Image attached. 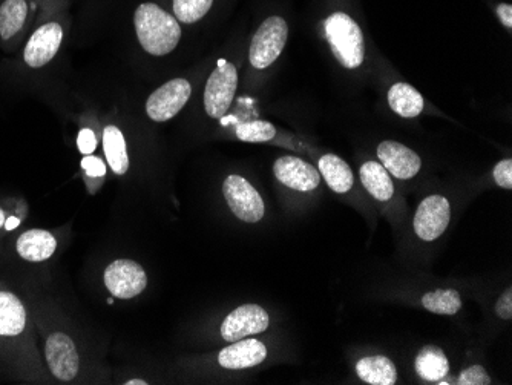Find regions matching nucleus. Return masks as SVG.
<instances>
[{
    "mask_svg": "<svg viewBox=\"0 0 512 385\" xmlns=\"http://www.w3.org/2000/svg\"><path fill=\"white\" fill-rule=\"evenodd\" d=\"M134 25L143 50L152 56H166L180 42L181 27L178 20L158 5H140L134 14Z\"/></svg>",
    "mask_w": 512,
    "mask_h": 385,
    "instance_id": "nucleus-1",
    "label": "nucleus"
},
{
    "mask_svg": "<svg viewBox=\"0 0 512 385\" xmlns=\"http://www.w3.org/2000/svg\"><path fill=\"white\" fill-rule=\"evenodd\" d=\"M325 37L336 57L347 70H356L364 63L365 42L361 27L345 13H335L324 22Z\"/></svg>",
    "mask_w": 512,
    "mask_h": 385,
    "instance_id": "nucleus-2",
    "label": "nucleus"
},
{
    "mask_svg": "<svg viewBox=\"0 0 512 385\" xmlns=\"http://www.w3.org/2000/svg\"><path fill=\"white\" fill-rule=\"evenodd\" d=\"M289 37V27L281 16L264 20L250 45V63L256 70H266L281 56Z\"/></svg>",
    "mask_w": 512,
    "mask_h": 385,
    "instance_id": "nucleus-3",
    "label": "nucleus"
},
{
    "mask_svg": "<svg viewBox=\"0 0 512 385\" xmlns=\"http://www.w3.org/2000/svg\"><path fill=\"white\" fill-rule=\"evenodd\" d=\"M238 73L234 63L220 60L204 89V109L212 119L226 116L237 93Z\"/></svg>",
    "mask_w": 512,
    "mask_h": 385,
    "instance_id": "nucleus-4",
    "label": "nucleus"
},
{
    "mask_svg": "<svg viewBox=\"0 0 512 385\" xmlns=\"http://www.w3.org/2000/svg\"><path fill=\"white\" fill-rule=\"evenodd\" d=\"M43 350H45L46 366L57 381L71 382L77 378L80 358L71 336L60 330H54L45 336Z\"/></svg>",
    "mask_w": 512,
    "mask_h": 385,
    "instance_id": "nucleus-5",
    "label": "nucleus"
},
{
    "mask_svg": "<svg viewBox=\"0 0 512 385\" xmlns=\"http://www.w3.org/2000/svg\"><path fill=\"white\" fill-rule=\"evenodd\" d=\"M63 36H65V31H63L62 24L56 20H50V22H45L37 27L23 48V63L31 70H40L43 66L53 62L62 47Z\"/></svg>",
    "mask_w": 512,
    "mask_h": 385,
    "instance_id": "nucleus-6",
    "label": "nucleus"
},
{
    "mask_svg": "<svg viewBox=\"0 0 512 385\" xmlns=\"http://www.w3.org/2000/svg\"><path fill=\"white\" fill-rule=\"evenodd\" d=\"M223 194L230 211L234 212L241 221L258 223L263 220L264 201L255 188L241 175H229L224 180Z\"/></svg>",
    "mask_w": 512,
    "mask_h": 385,
    "instance_id": "nucleus-7",
    "label": "nucleus"
},
{
    "mask_svg": "<svg viewBox=\"0 0 512 385\" xmlns=\"http://www.w3.org/2000/svg\"><path fill=\"white\" fill-rule=\"evenodd\" d=\"M192 86L188 80L174 79L160 86L146 102L149 119L163 123L174 119L191 99Z\"/></svg>",
    "mask_w": 512,
    "mask_h": 385,
    "instance_id": "nucleus-8",
    "label": "nucleus"
},
{
    "mask_svg": "<svg viewBox=\"0 0 512 385\" xmlns=\"http://www.w3.org/2000/svg\"><path fill=\"white\" fill-rule=\"evenodd\" d=\"M106 289L114 297L129 300L137 297L148 286L145 269L132 260H117L105 270Z\"/></svg>",
    "mask_w": 512,
    "mask_h": 385,
    "instance_id": "nucleus-9",
    "label": "nucleus"
},
{
    "mask_svg": "<svg viewBox=\"0 0 512 385\" xmlns=\"http://www.w3.org/2000/svg\"><path fill=\"white\" fill-rule=\"evenodd\" d=\"M450 220V201L442 195H431L417 208L414 232L421 240L434 241L447 231Z\"/></svg>",
    "mask_w": 512,
    "mask_h": 385,
    "instance_id": "nucleus-10",
    "label": "nucleus"
},
{
    "mask_svg": "<svg viewBox=\"0 0 512 385\" xmlns=\"http://www.w3.org/2000/svg\"><path fill=\"white\" fill-rule=\"evenodd\" d=\"M270 318L258 304H244L226 316L221 324V336L227 343H235L256 333L266 332Z\"/></svg>",
    "mask_w": 512,
    "mask_h": 385,
    "instance_id": "nucleus-11",
    "label": "nucleus"
},
{
    "mask_svg": "<svg viewBox=\"0 0 512 385\" xmlns=\"http://www.w3.org/2000/svg\"><path fill=\"white\" fill-rule=\"evenodd\" d=\"M273 174L287 188L299 192H309L318 188L321 174L310 163L301 158L286 155L276 160L273 165Z\"/></svg>",
    "mask_w": 512,
    "mask_h": 385,
    "instance_id": "nucleus-12",
    "label": "nucleus"
},
{
    "mask_svg": "<svg viewBox=\"0 0 512 385\" xmlns=\"http://www.w3.org/2000/svg\"><path fill=\"white\" fill-rule=\"evenodd\" d=\"M378 157L388 174L399 180H410L421 171V157L413 149L398 142H382L378 146Z\"/></svg>",
    "mask_w": 512,
    "mask_h": 385,
    "instance_id": "nucleus-13",
    "label": "nucleus"
},
{
    "mask_svg": "<svg viewBox=\"0 0 512 385\" xmlns=\"http://www.w3.org/2000/svg\"><path fill=\"white\" fill-rule=\"evenodd\" d=\"M28 310L17 295L0 289V339L16 341L27 335Z\"/></svg>",
    "mask_w": 512,
    "mask_h": 385,
    "instance_id": "nucleus-14",
    "label": "nucleus"
},
{
    "mask_svg": "<svg viewBox=\"0 0 512 385\" xmlns=\"http://www.w3.org/2000/svg\"><path fill=\"white\" fill-rule=\"evenodd\" d=\"M57 238L45 229H30L17 237L14 249L16 254L28 263H43L50 260L57 251Z\"/></svg>",
    "mask_w": 512,
    "mask_h": 385,
    "instance_id": "nucleus-15",
    "label": "nucleus"
},
{
    "mask_svg": "<svg viewBox=\"0 0 512 385\" xmlns=\"http://www.w3.org/2000/svg\"><path fill=\"white\" fill-rule=\"evenodd\" d=\"M267 358V349L258 339H240L221 350L218 361L229 370H243L258 366Z\"/></svg>",
    "mask_w": 512,
    "mask_h": 385,
    "instance_id": "nucleus-16",
    "label": "nucleus"
},
{
    "mask_svg": "<svg viewBox=\"0 0 512 385\" xmlns=\"http://www.w3.org/2000/svg\"><path fill=\"white\" fill-rule=\"evenodd\" d=\"M30 10L28 0H2L0 2V42H14L25 31Z\"/></svg>",
    "mask_w": 512,
    "mask_h": 385,
    "instance_id": "nucleus-17",
    "label": "nucleus"
},
{
    "mask_svg": "<svg viewBox=\"0 0 512 385\" xmlns=\"http://www.w3.org/2000/svg\"><path fill=\"white\" fill-rule=\"evenodd\" d=\"M356 373L362 381L371 385H393L398 381V372L387 356H365L356 364Z\"/></svg>",
    "mask_w": 512,
    "mask_h": 385,
    "instance_id": "nucleus-18",
    "label": "nucleus"
},
{
    "mask_svg": "<svg viewBox=\"0 0 512 385\" xmlns=\"http://www.w3.org/2000/svg\"><path fill=\"white\" fill-rule=\"evenodd\" d=\"M388 105L398 116L414 119L424 111V97L408 83H396L388 91Z\"/></svg>",
    "mask_w": 512,
    "mask_h": 385,
    "instance_id": "nucleus-19",
    "label": "nucleus"
},
{
    "mask_svg": "<svg viewBox=\"0 0 512 385\" xmlns=\"http://www.w3.org/2000/svg\"><path fill=\"white\" fill-rule=\"evenodd\" d=\"M319 172L327 181V185L336 194H345L353 188L355 178L352 169L341 157L335 154H325L319 158Z\"/></svg>",
    "mask_w": 512,
    "mask_h": 385,
    "instance_id": "nucleus-20",
    "label": "nucleus"
},
{
    "mask_svg": "<svg viewBox=\"0 0 512 385\" xmlns=\"http://www.w3.org/2000/svg\"><path fill=\"white\" fill-rule=\"evenodd\" d=\"M417 375L424 381L437 382L442 381L450 372V362L444 350L436 346H425L421 352L417 353L414 361Z\"/></svg>",
    "mask_w": 512,
    "mask_h": 385,
    "instance_id": "nucleus-21",
    "label": "nucleus"
},
{
    "mask_svg": "<svg viewBox=\"0 0 512 385\" xmlns=\"http://www.w3.org/2000/svg\"><path fill=\"white\" fill-rule=\"evenodd\" d=\"M361 181L371 197L379 201L393 198L394 185L387 169L378 162H367L361 168Z\"/></svg>",
    "mask_w": 512,
    "mask_h": 385,
    "instance_id": "nucleus-22",
    "label": "nucleus"
},
{
    "mask_svg": "<svg viewBox=\"0 0 512 385\" xmlns=\"http://www.w3.org/2000/svg\"><path fill=\"white\" fill-rule=\"evenodd\" d=\"M103 149L112 171L119 175L126 174L129 169L128 149L123 132L117 126H106L103 131Z\"/></svg>",
    "mask_w": 512,
    "mask_h": 385,
    "instance_id": "nucleus-23",
    "label": "nucleus"
},
{
    "mask_svg": "<svg viewBox=\"0 0 512 385\" xmlns=\"http://www.w3.org/2000/svg\"><path fill=\"white\" fill-rule=\"evenodd\" d=\"M422 306L428 312L437 313V315H456L462 307V298L457 290L439 289L436 292L425 293Z\"/></svg>",
    "mask_w": 512,
    "mask_h": 385,
    "instance_id": "nucleus-24",
    "label": "nucleus"
},
{
    "mask_svg": "<svg viewBox=\"0 0 512 385\" xmlns=\"http://www.w3.org/2000/svg\"><path fill=\"white\" fill-rule=\"evenodd\" d=\"M175 19L183 24H195L203 19L214 4V0H172Z\"/></svg>",
    "mask_w": 512,
    "mask_h": 385,
    "instance_id": "nucleus-25",
    "label": "nucleus"
},
{
    "mask_svg": "<svg viewBox=\"0 0 512 385\" xmlns=\"http://www.w3.org/2000/svg\"><path fill=\"white\" fill-rule=\"evenodd\" d=\"M276 135L275 126L263 120L256 122L241 123L237 126V137L241 142L264 143L272 140Z\"/></svg>",
    "mask_w": 512,
    "mask_h": 385,
    "instance_id": "nucleus-26",
    "label": "nucleus"
},
{
    "mask_svg": "<svg viewBox=\"0 0 512 385\" xmlns=\"http://www.w3.org/2000/svg\"><path fill=\"white\" fill-rule=\"evenodd\" d=\"M457 384L488 385L491 384V378L482 366H473L460 373L459 379H457Z\"/></svg>",
    "mask_w": 512,
    "mask_h": 385,
    "instance_id": "nucleus-27",
    "label": "nucleus"
},
{
    "mask_svg": "<svg viewBox=\"0 0 512 385\" xmlns=\"http://www.w3.org/2000/svg\"><path fill=\"white\" fill-rule=\"evenodd\" d=\"M494 180L500 188L512 189V160H502L494 168Z\"/></svg>",
    "mask_w": 512,
    "mask_h": 385,
    "instance_id": "nucleus-28",
    "label": "nucleus"
},
{
    "mask_svg": "<svg viewBox=\"0 0 512 385\" xmlns=\"http://www.w3.org/2000/svg\"><path fill=\"white\" fill-rule=\"evenodd\" d=\"M77 146H79V151L83 155H91L97 148L96 134L91 129H82L79 132V137H77Z\"/></svg>",
    "mask_w": 512,
    "mask_h": 385,
    "instance_id": "nucleus-29",
    "label": "nucleus"
},
{
    "mask_svg": "<svg viewBox=\"0 0 512 385\" xmlns=\"http://www.w3.org/2000/svg\"><path fill=\"white\" fill-rule=\"evenodd\" d=\"M82 168L88 172L89 177H103L106 174L105 163L99 157H92V155H85Z\"/></svg>",
    "mask_w": 512,
    "mask_h": 385,
    "instance_id": "nucleus-30",
    "label": "nucleus"
},
{
    "mask_svg": "<svg viewBox=\"0 0 512 385\" xmlns=\"http://www.w3.org/2000/svg\"><path fill=\"white\" fill-rule=\"evenodd\" d=\"M496 313L502 320H511L512 318V289L508 287L502 297L496 304Z\"/></svg>",
    "mask_w": 512,
    "mask_h": 385,
    "instance_id": "nucleus-31",
    "label": "nucleus"
},
{
    "mask_svg": "<svg viewBox=\"0 0 512 385\" xmlns=\"http://www.w3.org/2000/svg\"><path fill=\"white\" fill-rule=\"evenodd\" d=\"M497 16H499L500 22L505 25L508 30L512 28V7L509 4H500L497 7Z\"/></svg>",
    "mask_w": 512,
    "mask_h": 385,
    "instance_id": "nucleus-32",
    "label": "nucleus"
},
{
    "mask_svg": "<svg viewBox=\"0 0 512 385\" xmlns=\"http://www.w3.org/2000/svg\"><path fill=\"white\" fill-rule=\"evenodd\" d=\"M10 217H13V215H10ZM10 217H8L7 212H5V209L2 208V206H0V231H2V229L8 231L7 223L8 220H10Z\"/></svg>",
    "mask_w": 512,
    "mask_h": 385,
    "instance_id": "nucleus-33",
    "label": "nucleus"
},
{
    "mask_svg": "<svg viewBox=\"0 0 512 385\" xmlns=\"http://www.w3.org/2000/svg\"><path fill=\"white\" fill-rule=\"evenodd\" d=\"M126 384H128V385H146V384H148V382L140 381V379H135V381H129V382H126Z\"/></svg>",
    "mask_w": 512,
    "mask_h": 385,
    "instance_id": "nucleus-34",
    "label": "nucleus"
}]
</instances>
